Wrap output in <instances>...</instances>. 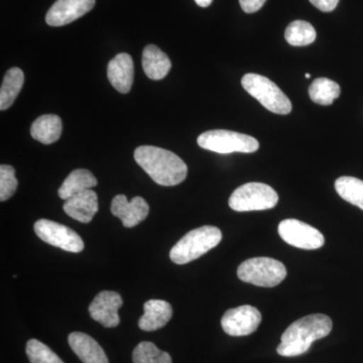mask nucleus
<instances>
[{
  "label": "nucleus",
  "instance_id": "obj_7",
  "mask_svg": "<svg viewBox=\"0 0 363 363\" xmlns=\"http://www.w3.org/2000/svg\"><path fill=\"white\" fill-rule=\"evenodd\" d=\"M278 193L264 183H247L236 189L229 198V206L234 211H262L276 207Z\"/></svg>",
  "mask_w": 363,
  "mask_h": 363
},
{
  "label": "nucleus",
  "instance_id": "obj_6",
  "mask_svg": "<svg viewBox=\"0 0 363 363\" xmlns=\"http://www.w3.org/2000/svg\"><path fill=\"white\" fill-rule=\"evenodd\" d=\"M238 276L245 283L264 288L279 285L286 277V269L271 257H253L238 267Z\"/></svg>",
  "mask_w": 363,
  "mask_h": 363
},
{
  "label": "nucleus",
  "instance_id": "obj_17",
  "mask_svg": "<svg viewBox=\"0 0 363 363\" xmlns=\"http://www.w3.org/2000/svg\"><path fill=\"white\" fill-rule=\"evenodd\" d=\"M68 341L72 350L83 363H108L101 346L87 334L73 332L69 335Z\"/></svg>",
  "mask_w": 363,
  "mask_h": 363
},
{
  "label": "nucleus",
  "instance_id": "obj_24",
  "mask_svg": "<svg viewBox=\"0 0 363 363\" xmlns=\"http://www.w3.org/2000/svg\"><path fill=\"white\" fill-rule=\"evenodd\" d=\"M316 30L311 23L304 21H295L286 28V42L294 47H305L311 45L316 40Z\"/></svg>",
  "mask_w": 363,
  "mask_h": 363
},
{
  "label": "nucleus",
  "instance_id": "obj_5",
  "mask_svg": "<svg viewBox=\"0 0 363 363\" xmlns=\"http://www.w3.org/2000/svg\"><path fill=\"white\" fill-rule=\"evenodd\" d=\"M197 143L202 149L223 155L252 154L259 147V142L252 136L225 130L206 131L198 136Z\"/></svg>",
  "mask_w": 363,
  "mask_h": 363
},
{
  "label": "nucleus",
  "instance_id": "obj_19",
  "mask_svg": "<svg viewBox=\"0 0 363 363\" xmlns=\"http://www.w3.org/2000/svg\"><path fill=\"white\" fill-rule=\"evenodd\" d=\"M63 130L61 118L56 114H45L33 121L30 128V135L33 140L51 145L59 140Z\"/></svg>",
  "mask_w": 363,
  "mask_h": 363
},
{
  "label": "nucleus",
  "instance_id": "obj_2",
  "mask_svg": "<svg viewBox=\"0 0 363 363\" xmlns=\"http://www.w3.org/2000/svg\"><path fill=\"white\" fill-rule=\"evenodd\" d=\"M135 160L157 185L177 186L187 177L185 162L174 152L161 147L142 145L135 150Z\"/></svg>",
  "mask_w": 363,
  "mask_h": 363
},
{
  "label": "nucleus",
  "instance_id": "obj_22",
  "mask_svg": "<svg viewBox=\"0 0 363 363\" xmlns=\"http://www.w3.org/2000/svg\"><path fill=\"white\" fill-rule=\"evenodd\" d=\"M340 86L328 78H318L309 88L312 101L320 105H331L340 96Z\"/></svg>",
  "mask_w": 363,
  "mask_h": 363
},
{
  "label": "nucleus",
  "instance_id": "obj_23",
  "mask_svg": "<svg viewBox=\"0 0 363 363\" xmlns=\"http://www.w3.org/2000/svg\"><path fill=\"white\" fill-rule=\"evenodd\" d=\"M338 195L350 204L363 210V181L354 177H340L335 182Z\"/></svg>",
  "mask_w": 363,
  "mask_h": 363
},
{
  "label": "nucleus",
  "instance_id": "obj_1",
  "mask_svg": "<svg viewBox=\"0 0 363 363\" xmlns=\"http://www.w3.org/2000/svg\"><path fill=\"white\" fill-rule=\"evenodd\" d=\"M332 327V320L327 315L313 314L301 318L284 332L277 351L285 357L304 354L313 342L328 336Z\"/></svg>",
  "mask_w": 363,
  "mask_h": 363
},
{
  "label": "nucleus",
  "instance_id": "obj_11",
  "mask_svg": "<svg viewBox=\"0 0 363 363\" xmlns=\"http://www.w3.org/2000/svg\"><path fill=\"white\" fill-rule=\"evenodd\" d=\"M123 298L118 293L104 291L98 294L89 306L90 316L93 320L106 327L113 328L118 326V310L123 306Z\"/></svg>",
  "mask_w": 363,
  "mask_h": 363
},
{
  "label": "nucleus",
  "instance_id": "obj_8",
  "mask_svg": "<svg viewBox=\"0 0 363 363\" xmlns=\"http://www.w3.org/2000/svg\"><path fill=\"white\" fill-rule=\"evenodd\" d=\"M35 233L48 245L78 253L84 250L82 238L71 228L57 222L40 219L35 223Z\"/></svg>",
  "mask_w": 363,
  "mask_h": 363
},
{
  "label": "nucleus",
  "instance_id": "obj_12",
  "mask_svg": "<svg viewBox=\"0 0 363 363\" xmlns=\"http://www.w3.org/2000/svg\"><path fill=\"white\" fill-rule=\"evenodd\" d=\"M95 6V0H57L45 16V21L51 26H63L73 23L89 13Z\"/></svg>",
  "mask_w": 363,
  "mask_h": 363
},
{
  "label": "nucleus",
  "instance_id": "obj_16",
  "mask_svg": "<svg viewBox=\"0 0 363 363\" xmlns=\"http://www.w3.org/2000/svg\"><path fill=\"white\" fill-rule=\"evenodd\" d=\"M173 316L172 306L166 301L150 300L143 305V315L138 326L143 331H156L166 326Z\"/></svg>",
  "mask_w": 363,
  "mask_h": 363
},
{
  "label": "nucleus",
  "instance_id": "obj_10",
  "mask_svg": "<svg viewBox=\"0 0 363 363\" xmlns=\"http://www.w3.org/2000/svg\"><path fill=\"white\" fill-rule=\"evenodd\" d=\"M262 314L255 307L243 305L225 312L221 319L224 332L230 336H247L257 330Z\"/></svg>",
  "mask_w": 363,
  "mask_h": 363
},
{
  "label": "nucleus",
  "instance_id": "obj_3",
  "mask_svg": "<svg viewBox=\"0 0 363 363\" xmlns=\"http://www.w3.org/2000/svg\"><path fill=\"white\" fill-rule=\"evenodd\" d=\"M221 240L222 233L217 227H199L186 234L176 243L169 252V259L177 264H188L217 247Z\"/></svg>",
  "mask_w": 363,
  "mask_h": 363
},
{
  "label": "nucleus",
  "instance_id": "obj_15",
  "mask_svg": "<svg viewBox=\"0 0 363 363\" xmlns=\"http://www.w3.org/2000/svg\"><path fill=\"white\" fill-rule=\"evenodd\" d=\"M63 209L71 218L82 223H89L98 211L97 194L91 189L84 191L66 200Z\"/></svg>",
  "mask_w": 363,
  "mask_h": 363
},
{
  "label": "nucleus",
  "instance_id": "obj_14",
  "mask_svg": "<svg viewBox=\"0 0 363 363\" xmlns=\"http://www.w3.org/2000/svg\"><path fill=\"white\" fill-rule=\"evenodd\" d=\"M135 76L133 58L125 52L117 55L109 62L107 67V77L109 82L118 92H130Z\"/></svg>",
  "mask_w": 363,
  "mask_h": 363
},
{
  "label": "nucleus",
  "instance_id": "obj_18",
  "mask_svg": "<svg viewBox=\"0 0 363 363\" xmlns=\"http://www.w3.org/2000/svg\"><path fill=\"white\" fill-rule=\"evenodd\" d=\"M143 68L152 80H162L171 70V60L157 45H149L143 52Z\"/></svg>",
  "mask_w": 363,
  "mask_h": 363
},
{
  "label": "nucleus",
  "instance_id": "obj_4",
  "mask_svg": "<svg viewBox=\"0 0 363 363\" xmlns=\"http://www.w3.org/2000/svg\"><path fill=\"white\" fill-rule=\"evenodd\" d=\"M241 85L267 111L281 116H286L292 111L290 99L269 78L259 74H247L243 76Z\"/></svg>",
  "mask_w": 363,
  "mask_h": 363
},
{
  "label": "nucleus",
  "instance_id": "obj_21",
  "mask_svg": "<svg viewBox=\"0 0 363 363\" xmlns=\"http://www.w3.org/2000/svg\"><path fill=\"white\" fill-rule=\"evenodd\" d=\"M25 82V75L20 68H11L6 72L0 88V109H9L18 96Z\"/></svg>",
  "mask_w": 363,
  "mask_h": 363
},
{
  "label": "nucleus",
  "instance_id": "obj_9",
  "mask_svg": "<svg viewBox=\"0 0 363 363\" xmlns=\"http://www.w3.org/2000/svg\"><path fill=\"white\" fill-rule=\"evenodd\" d=\"M279 233L288 245L301 250H318L324 245L323 234L309 224L297 219H286L279 223Z\"/></svg>",
  "mask_w": 363,
  "mask_h": 363
},
{
  "label": "nucleus",
  "instance_id": "obj_27",
  "mask_svg": "<svg viewBox=\"0 0 363 363\" xmlns=\"http://www.w3.org/2000/svg\"><path fill=\"white\" fill-rule=\"evenodd\" d=\"M18 182L16 178V171L9 164L0 167V201L4 202L13 197L18 189Z\"/></svg>",
  "mask_w": 363,
  "mask_h": 363
},
{
  "label": "nucleus",
  "instance_id": "obj_28",
  "mask_svg": "<svg viewBox=\"0 0 363 363\" xmlns=\"http://www.w3.org/2000/svg\"><path fill=\"white\" fill-rule=\"evenodd\" d=\"M267 0H240L241 9L245 13H253L259 11Z\"/></svg>",
  "mask_w": 363,
  "mask_h": 363
},
{
  "label": "nucleus",
  "instance_id": "obj_13",
  "mask_svg": "<svg viewBox=\"0 0 363 363\" xmlns=\"http://www.w3.org/2000/svg\"><path fill=\"white\" fill-rule=\"evenodd\" d=\"M111 213L121 219L124 227L131 228L147 218L150 206L142 197L133 198L128 201L125 195H117L111 203Z\"/></svg>",
  "mask_w": 363,
  "mask_h": 363
},
{
  "label": "nucleus",
  "instance_id": "obj_31",
  "mask_svg": "<svg viewBox=\"0 0 363 363\" xmlns=\"http://www.w3.org/2000/svg\"><path fill=\"white\" fill-rule=\"evenodd\" d=\"M311 77V75H310L309 73L306 74V78H310Z\"/></svg>",
  "mask_w": 363,
  "mask_h": 363
},
{
  "label": "nucleus",
  "instance_id": "obj_26",
  "mask_svg": "<svg viewBox=\"0 0 363 363\" xmlns=\"http://www.w3.org/2000/svg\"><path fill=\"white\" fill-rule=\"evenodd\" d=\"M26 351L30 363H64L54 351L37 339L28 341Z\"/></svg>",
  "mask_w": 363,
  "mask_h": 363
},
{
  "label": "nucleus",
  "instance_id": "obj_20",
  "mask_svg": "<svg viewBox=\"0 0 363 363\" xmlns=\"http://www.w3.org/2000/svg\"><path fill=\"white\" fill-rule=\"evenodd\" d=\"M96 185V178L90 171L85 169H74L60 187L59 197L66 201L69 198L80 194L84 191L90 190Z\"/></svg>",
  "mask_w": 363,
  "mask_h": 363
},
{
  "label": "nucleus",
  "instance_id": "obj_25",
  "mask_svg": "<svg viewBox=\"0 0 363 363\" xmlns=\"http://www.w3.org/2000/svg\"><path fill=\"white\" fill-rule=\"evenodd\" d=\"M133 363H172L171 355L160 350L154 343L140 342L133 352Z\"/></svg>",
  "mask_w": 363,
  "mask_h": 363
},
{
  "label": "nucleus",
  "instance_id": "obj_29",
  "mask_svg": "<svg viewBox=\"0 0 363 363\" xmlns=\"http://www.w3.org/2000/svg\"><path fill=\"white\" fill-rule=\"evenodd\" d=\"M310 2L323 13H330L337 6L339 0H310Z\"/></svg>",
  "mask_w": 363,
  "mask_h": 363
},
{
  "label": "nucleus",
  "instance_id": "obj_30",
  "mask_svg": "<svg viewBox=\"0 0 363 363\" xmlns=\"http://www.w3.org/2000/svg\"><path fill=\"white\" fill-rule=\"evenodd\" d=\"M213 0H195L196 4L201 7H208L212 4Z\"/></svg>",
  "mask_w": 363,
  "mask_h": 363
}]
</instances>
